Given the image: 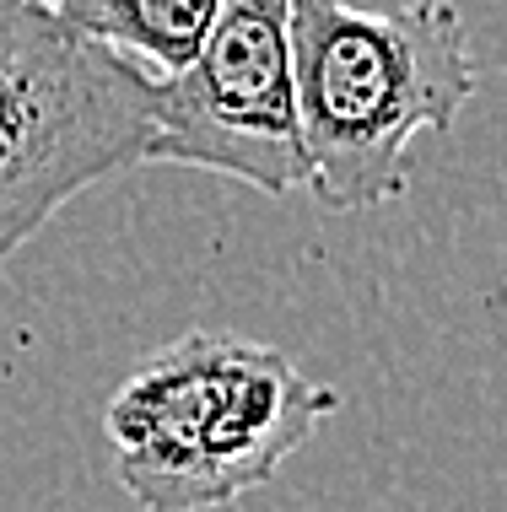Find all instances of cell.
Masks as SVG:
<instances>
[{"mask_svg": "<svg viewBox=\"0 0 507 512\" xmlns=\"http://www.w3.org/2000/svg\"><path fill=\"white\" fill-rule=\"evenodd\" d=\"M152 92L125 54L81 38L44 0H0V265L60 205L141 168Z\"/></svg>", "mask_w": 507, "mask_h": 512, "instance_id": "obj_3", "label": "cell"}, {"mask_svg": "<svg viewBox=\"0 0 507 512\" xmlns=\"http://www.w3.org/2000/svg\"><path fill=\"white\" fill-rule=\"evenodd\" d=\"M340 410L330 383L249 335L189 329L114 389L103 437L146 512H211L276 480Z\"/></svg>", "mask_w": 507, "mask_h": 512, "instance_id": "obj_1", "label": "cell"}, {"mask_svg": "<svg viewBox=\"0 0 507 512\" xmlns=\"http://www.w3.org/2000/svg\"><path fill=\"white\" fill-rule=\"evenodd\" d=\"M292 81L313 200L373 211L405 195L410 141L459 119L481 65L454 0H292Z\"/></svg>", "mask_w": 507, "mask_h": 512, "instance_id": "obj_2", "label": "cell"}, {"mask_svg": "<svg viewBox=\"0 0 507 512\" xmlns=\"http://www.w3.org/2000/svg\"><path fill=\"white\" fill-rule=\"evenodd\" d=\"M146 162L222 173L276 200L308 189L292 0H222L189 65L157 81Z\"/></svg>", "mask_w": 507, "mask_h": 512, "instance_id": "obj_4", "label": "cell"}, {"mask_svg": "<svg viewBox=\"0 0 507 512\" xmlns=\"http://www.w3.org/2000/svg\"><path fill=\"white\" fill-rule=\"evenodd\" d=\"M44 6H49V0H44Z\"/></svg>", "mask_w": 507, "mask_h": 512, "instance_id": "obj_6", "label": "cell"}, {"mask_svg": "<svg viewBox=\"0 0 507 512\" xmlns=\"http://www.w3.org/2000/svg\"><path fill=\"white\" fill-rule=\"evenodd\" d=\"M54 17L81 38L125 54L146 76H173L211 33L222 0H49Z\"/></svg>", "mask_w": 507, "mask_h": 512, "instance_id": "obj_5", "label": "cell"}]
</instances>
